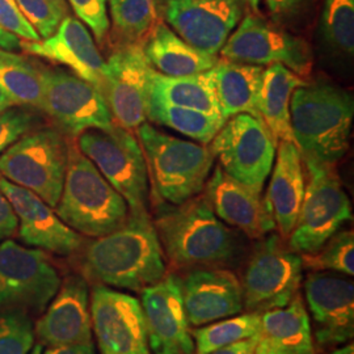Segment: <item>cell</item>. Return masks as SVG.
<instances>
[{"label": "cell", "instance_id": "5", "mask_svg": "<svg viewBox=\"0 0 354 354\" xmlns=\"http://www.w3.org/2000/svg\"><path fill=\"white\" fill-rule=\"evenodd\" d=\"M137 131L156 198L178 205L203 192L214 165L207 145L178 140L147 122Z\"/></svg>", "mask_w": 354, "mask_h": 354}, {"label": "cell", "instance_id": "7", "mask_svg": "<svg viewBox=\"0 0 354 354\" xmlns=\"http://www.w3.org/2000/svg\"><path fill=\"white\" fill-rule=\"evenodd\" d=\"M76 147L100 171L129 206V212H149V172L137 138L130 130L87 129L76 136Z\"/></svg>", "mask_w": 354, "mask_h": 354}, {"label": "cell", "instance_id": "21", "mask_svg": "<svg viewBox=\"0 0 354 354\" xmlns=\"http://www.w3.org/2000/svg\"><path fill=\"white\" fill-rule=\"evenodd\" d=\"M181 294L189 326L201 327L243 311L241 281L225 268L190 269L181 279Z\"/></svg>", "mask_w": 354, "mask_h": 354}, {"label": "cell", "instance_id": "15", "mask_svg": "<svg viewBox=\"0 0 354 354\" xmlns=\"http://www.w3.org/2000/svg\"><path fill=\"white\" fill-rule=\"evenodd\" d=\"M92 330L102 354H151L140 302L127 292L96 285L91 292Z\"/></svg>", "mask_w": 354, "mask_h": 354}, {"label": "cell", "instance_id": "19", "mask_svg": "<svg viewBox=\"0 0 354 354\" xmlns=\"http://www.w3.org/2000/svg\"><path fill=\"white\" fill-rule=\"evenodd\" d=\"M0 192L17 218L19 236L28 245L71 256L83 247V238L55 214L53 207L33 192L19 187L0 175Z\"/></svg>", "mask_w": 354, "mask_h": 354}, {"label": "cell", "instance_id": "35", "mask_svg": "<svg viewBox=\"0 0 354 354\" xmlns=\"http://www.w3.org/2000/svg\"><path fill=\"white\" fill-rule=\"evenodd\" d=\"M302 266L311 272L329 270L346 277L354 274V235L352 230L337 231L315 253L301 254Z\"/></svg>", "mask_w": 354, "mask_h": 354}, {"label": "cell", "instance_id": "49", "mask_svg": "<svg viewBox=\"0 0 354 354\" xmlns=\"http://www.w3.org/2000/svg\"><path fill=\"white\" fill-rule=\"evenodd\" d=\"M248 8L252 11L253 13H259V4H260V0H245Z\"/></svg>", "mask_w": 354, "mask_h": 354}, {"label": "cell", "instance_id": "46", "mask_svg": "<svg viewBox=\"0 0 354 354\" xmlns=\"http://www.w3.org/2000/svg\"><path fill=\"white\" fill-rule=\"evenodd\" d=\"M15 106L13 105L12 102H11V99L8 97V95L4 92V89L0 87V113H3L4 111H7V109H10V108H12Z\"/></svg>", "mask_w": 354, "mask_h": 354}, {"label": "cell", "instance_id": "2", "mask_svg": "<svg viewBox=\"0 0 354 354\" xmlns=\"http://www.w3.org/2000/svg\"><path fill=\"white\" fill-rule=\"evenodd\" d=\"M152 223L165 256L177 269L223 268L241 251L239 238L215 215L205 196L163 205Z\"/></svg>", "mask_w": 354, "mask_h": 354}, {"label": "cell", "instance_id": "53", "mask_svg": "<svg viewBox=\"0 0 354 354\" xmlns=\"http://www.w3.org/2000/svg\"><path fill=\"white\" fill-rule=\"evenodd\" d=\"M3 51H6V50H1V49H0V54H1V53H3Z\"/></svg>", "mask_w": 354, "mask_h": 354}, {"label": "cell", "instance_id": "37", "mask_svg": "<svg viewBox=\"0 0 354 354\" xmlns=\"http://www.w3.org/2000/svg\"><path fill=\"white\" fill-rule=\"evenodd\" d=\"M273 24L289 32L308 26L317 11L319 0H264Z\"/></svg>", "mask_w": 354, "mask_h": 354}, {"label": "cell", "instance_id": "14", "mask_svg": "<svg viewBox=\"0 0 354 354\" xmlns=\"http://www.w3.org/2000/svg\"><path fill=\"white\" fill-rule=\"evenodd\" d=\"M150 70L142 45L114 48L105 62L102 95L118 127L136 130L147 121Z\"/></svg>", "mask_w": 354, "mask_h": 354}, {"label": "cell", "instance_id": "23", "mask_svg": "<svg viewBox=\"0 0 354 354\" xmlns=\"http://www.w3.org/2000/svg\"><path fill=\"white\" fill-rule=\"evenodd\" d=\"M20 49L70 67L102 92L105 61L87 26L75 17L66 16L51 37L20 41Z\"/></svg>", "mask_w": 354, "mask_h": 354}, {"label": "cell", "instance_id": "6", "mask_svg": "<svg viewBox=\"0 0 354 354\" xmlns=\"http://www.w3.org/2000/svg\"><path fill=\"white\" fill-rule=\"evenodd\" d=\"M304 203L291 231L289 248L294 252L315 253L342 225L352 219V207L336 165L302 156Z\"/></svg>", "mask_w": 354, "mask_h": 354}, {"label": "cell", "instance_id": "17", "mask_svg": "<svg viewBox=\"0 0 354 354\" xmlns=\"http://www.w3.org/2000/svg\"><path fill=\"white\" fill-rule=\"evenodd\" d=\"M304 294L314 322L313 339L320 349L346 344L354 335V283L324 272H311Z\"/></svg>", "mask_w": 354, "mask_h": 354}, {"label": "cell", "instance_id": "24", "mask_svg": "<svg viewBox=\"0 0 354 354\" xmlns=\"http://www.w3.org/2000/svg\"><path fill=\"white\" fill-rule=\"evenodd\" d=\"M304 162L299 149L292 142L279 140L266 200L283 241L290 236L297 223L304 203Z\"/></svg>", "mask_w": 354, "mask_h": 354}, {"label": "cell", "instance_id": "32", "mask_svg": "<svg viewBox=\"0 0 354 354\" xmlns=\"http://www.w3.org/2000/svg\"><path fill=\"white\" fill-rule=\"evenodd\" d=\"M147 120L153 124L174 129L203 145H209L225 124L221 115L177 106L152 97L149 104Z\"/></svg>", "mask_w": 354, "mask_h": 354}, {"label": "cell", "instance_id": "40", "mask_svg": "<svg viewBox=\"0 0 354 354\" xmlns=\"http://www.w3.org/2000/svg\"><path fill=\"white\" fill-rule=\"evenodd\" d=\"M36 124V115L21 108H10L0 113V155L20 140Z\"/></svg>", "mask_w": 354, "mask_h": 354}, {"label": "cell", "instance_id": "20", "mask_svg": "<svg viewBox=\"0 0 354 354\" xmlns=\"http://www.w3.org/2000/svg\"><path fill=\"white\" fill-rule=\"evenodd\" d=\"M203 189L215 215L248 238L260 241L276 228L266 197L230 176L221 165L215 167Z\"/></svg>", "mask_w": 354, "mask_h": 354}, {"label": "cell", "instance_id": "31", "mask_svg": "<svg viewBox=\"0 0 354 354\" xmlns=\"http://www.w3.org/2000/svg\"><path fill=\"white\" fill-rule=\"evenodd\" d=\"M0 87L13 105L41 109L44 97V68L11 51L0 54Z\"/></svg>", "mask_w": 354, "mask_h": 354}, {"label": "cell", "instance_id": "47", "mask_svg": "<svg viewBox=\"0 0 354 354\" xmlns=\"http://www.w3.org/2000/svg\"><path fill=\"white\" fill-rule=\"evenodd\" d=\"M327 354H354L353 344H345L342 348H336Z\"/></svg>", "mask_w": 354, "mask_h": 354}, {"label": "cell", "instance_id": "4", "mask_svg": "<svg viewBox=\"0 0 354 354\" xmlns=\"http://www.w3.org/2000/svg\"><path fill=\"white\" fill-rule=\"evenodd\" d=\"M55 214L77 234L100 238L122 227L129 206L93 163L68 143L64 188Z\"/></svg>", "mask_w": 354, "mask_h": 354}, {"label": "cell", "instance_id": "42", "mask_svg": "<svg viewBox=\"0 0 354 354\" xmlns=\"http://www.w3.org/2000/svg\"><path fill=\"white\" fill-rule=\"evenodd\" d=\"M17 230V218L13 213L12 207L0 192V243L10 239Z\"/></svg>", "mask_w": 354, "mask_h": 354}, {"label": "cell", "instance_id": "26", "mask_svg": "<svg viewBox=\"0 0 354 354\" xmlns=\"http://www.w3.org/2000/svg\"><path fill=\"white\" fill-rule=\"evenodd\" d=\"M264 68L256 64L218 59L210 75L223 121L241 113L251 114L263 121L259 112V97Z\"/></svg>", "mask_w": 354, "mask_h": 354}, {"label": "cell", "instance_id": "22", "mask_svg": "<svg viewBox=\"0 0 354 354\" xmlns=\"http://www.w3.org/2000/svg\"><path fill=\"white\" fill-rule=\"evenodd\" d=\"M35 335L39 345L62 346L92 342L88 285L71 274L61 282L45 314L38 319Z\"/></svg>", "mask_w": 354, "mask_h": 354}, {"label": "cell", "instance_id": "18", "mask_svg": "<svg viewBox=\"0 0 354 354\" xmlns=\"http://www.w3.org/2000/svg\"><path fill=\"white\" fill-rule=\"evenodd\" d=\"M140 306L153 354H192L194 340L185 314L180 277L167 273L143 289Z\"/></svg>", "mask_w": 354, "mask_h": 354}, {"label": "cell", "instance_id": "52", "mask_svg": "<svg viewBox=\"0 0 354 354\" xmlns=\"http://www.w3.org/2000/svg\"><path fill=\"white\" fill-rule=\"evenodd\" d=\"M42 353V345H37L35 346V349L32 351V354H41Z\"/></svg>", "mask_w": 354, "mask_h": 354}, {"label": "cell", "instance_id": "28", "mask_svg": "<svg viewBox=\"0 0 354 354\" xmlns=\"http://www.w3.org/2000/svg\"><path fill=\"white\" fill-rule=\"evenodd\" d=\"M260 340L272 348L315 354L310 317L299 292L285 307L261 314Z\"/></svg>", "mask_w": 354, "mask_h": 354}, {"label": "cell", "instance_id": "39", "mask_svg": "<svg viewBox=\"0 0 354 354\" xmlns=\"http://www.w3.org/2000/svg\"><path fill=\"white\" fill-rule=\"evenodd\" d=\"M76 16L88 26L100 45L109 37L111 21L106 12V0H68Z\"/></svg>", "mask_w": 354, "mask_h": 354}, {"label": "cell", "instance_id": "33", "mask_svg": "<svg viewBox=\"0 0 354 354\" xmlns=\"http://www.w3.org/2000/svg\"><path fill=\"white\" fill-rule=\"evenodd\" d=\"M261 330V314L247 313L221 319L192 332L197 354H210L230 344L247 340Z\"/></svg>", "mask_w": 354, "mask_h": 354}, {"label": "cell", "instance_id": "38", "mask_svg": "<svg viewBox=\"0 0 354 354\" xmlns=\"http://www.w3.org/2000/svg\"><path fill=\"white\" fill-rule=\"evenodd\" d=\"M16 3L41 39L51 37L67 13L53 0H16Z\"/></svg>", "mask_w": 354, "mask_h": 354}, {"label": "cell", "instance_id": "25", "mask_svg": "<svg viewBox=\"0 0 354 354\" xmlns=\"http://www.w3.org/2000/svg\"><path fill=\"white\" fill-rule=\"evenodd\" d=\"M142 50L153 71L172 77L197 75L210 71L218 62V55L192 48L165 21L159 20L142 44Z\"/></svg>", "mask_w": 354, "mask_h": 354}, {"label": "cell", "instance_id": "45", "mask_svg": "<svg viewBox=\"0 0 354 354\" xmlns=\"http://www.w3.org/2000/svg\"><path fill=\"white\" fill-rule=\"evenodd\" d=\"M0 49L11 53L17 50L20 49V39L13 36L12 33L0 28Z\"/></svg>", "mask_w": 354, "mask_h": 354}, {"label": "cell", "instance_id": "44", "mask_svg": "<svg viewBox=\"0 0 354 354\" xmlns=\"http://www.w3.org/2000/svg\"><path fill=\"white\" fill-rule=\"evenodd\" d=\"M41 354H95V346L92 342L88 344H75V345H62V346H49Z\"/></svg>", "mask_w": 354, "mask_h": 354}, {"label": "cell", "instance_id": "16", "mask_svg": "<svg viewBox=\"0 0 354 354\" xmlns=\"http://www.w3.org/2000/svg\"><path fill=\"white\" fill-rule=\"evenodd\" d=\"M247 8L245 0H165L162 16L192 48L218 55Z\"/></svg>", "mask_w": 354, "mask_h": 354}, {"label": "cell", "instance_id": "1", "mask_svg": "<svg viewBox=\"0 0 354 354\" xmlns=\"http://www.w3.org/2000/svg\"><path fill=\"white\" fill-rule=\"evenodd\" d=\"M83 272L104 286L142 291L167 274L163 248L149 212H129L127 223L91 241L82 256Z\"/></svg>", "mask_w": 354, "mask_h": 354}, {"label": "cell", "instance_id": "50", "mask_svg": "<svg viewBox=\"0 0 354 354\" xmlns=\"http://www.w3.org/2000/svg\"><path fill=\"white\" fill-rule=\"evenodd\" d=\"M256 354H266V342L260 340V342H259V346H257V351H256Z\"/></svg>", "mask_w": 354, "mask_h": 354}, {"label": "cell", "instance_id": "29", "mask_svg": "<svg viewBox=\"0 0 354 354\" xmlns=\"http://www.w3.org/2000/svg\"><path fill=\"white\" fill-rule=\"evenodd\" d=\"M150 97L177 106L221 115L210 71L197 75L172 77L159 74L151 68Z\"/></svg>", "mask_w": 354, "mask_h": 354}, {"label": "cell", "instance_id": "3", "mask_svg": "<svg viewBox=\"0 0 354 354\" xmlns=\"http://www.w3.org/2000/svg\"><path fill=\"white\" fill-rule=\"evenodd\" d=\"M353 96L329 83H307L292 92L290 122L302 156L336 165L351 146Z\"/></svg>", "mask_w": 354, "mask_h": 354}, {"label": "cell", "instance_id": "48", "mask_svg": "<svg viewBox=\"0 0 354 354\" xmlns=\"http://www.w3.org/2000/svg\"><path fill=\"white\" fill-rule=\"evenodd\" d=\"M266 354H301L289 349H279V348H272L266 345Z\"/></svg>", "mask_w": 354, "mask_h": 354}, {"label": "cell", "instance_id": "9", "mask_svg": "<svg viewBox=\"0 0 354 354\" xmlns=\"http://www.w3.org/2000/svg\"><path fill=\"white\" fill-rule=\"evenodd\" d=\"M302 270L301 254L286 247L281 236L260 239L241 276L243 307L257 314L285 307L299 292Z\"/></svg>", "mask_w": 354, "mask_h": 354}, {"label": "cell", "instance_id": "36", "mask_svg": "<svg viewBox=\"0 0 354 354\" xmlns=\"http://www.w3.org/2000/svg\"><path fill=\"white\" fill-rule=\"evenodd\" d=\"M35 337L33 322L26 311L0 310V354H29Z\"/></svg>", "mask_w": 354, "mask_h": 354}, {"label": "cell", "instance_id": "8", "mask_svg": "<svg viewBox=\"0 0 354 354\" xmlns=\"http://www.w3.org/2000/svg\"><path fill=\"white\" fill-rule=\"evenodd\" d=\"M68 142L57 129L26 133L0 155V175L55 207L64 188Z\"/></svg>", "mask_w": 354, "mask_h": 354}, {"label": "cell", "instance_id": "30", "mask_svg": "<svg viewBox=\"0 0 354 354\" xmlns=\"http://www.w3.org/2000/svg\"><path fill=\"white\" fill-rule=\"evenodd\" d=\"M114 48L142 45L160 20L153 0H109Z\"/></svg>", "mask_w": 354, "mask_h": 354}, {"label": "cell", "instance_id": "41", "mask_svg": "<svg viewBox=\"0 0 354 354\" xmlns=\"http://www.w3.org/2000/svg\"><path fill=\"white\" fill-rule=\"evenodd\" d=\"M0 28L24 41H41L36 29L26 20L16 0H0Z\"/></svg>", "mask_w": 354, "mask_h": 354}, {"label": "cell", "instance_id": "34", "mask_svg": "<svg viewBox=\"0 0 354 354\" xmlns=\"http://www.w3.org/2000/svg\"><path fill=\"white\" fill-rule=\"evenodd\" d=\"M319 35L327 49L352 59L354 55V0H323Z\"/></svg>", "mask_w": 354, "mask_h": 354}, {"label": "cell", "instance_id": "13", "mask_svg": "<svg viewBox=\"0 0 354 354\" xmlns=\"http://www.w3.org/2000/svg\"><path fill=\"white\" fill-rule=\"evenodd\" d=\"M41 111L62 131L74 137L87 129H112L115 125L102 92L64 70L44 68Z\"/></svg>", "mask_w": 354, "mask_h": 354}, {"label": "cell", "instance_id": "27", "mask_svg": "<svg viewBox=\"0 0 354 354\" xmlns=\"http://www.w3.org/2000/svg\"><path fill=\"white\" fill-rule=\"evenodd\" d=\"M307 83L283 64H269L264 68L259 112L276 140L295 143L290 122L291 95Z\"/></svg>", "mask_w": 354, "mask_h": 354}, {"label": "cell", "instance_id": "12", "mask_svg": "<svg viewBox=\"0 0 354 354\" xmlns=\"http://www.w3.org/2000/svg\"><path fill=\"white\" fill-rule=\"evenodd\" d=\"M50 257L7 239L0 243V310L17 308L39 313L61 286Z\"/></svg>", "mask_w": 354, "mask_h": 354}, {"label": "cell", "instance_id": "43", "mask_svg": "<svg viewBox=\"0 0 354 354\" xmlns=\"http://www.w3.org/2000/svg\"><path fill=\"white\" fill-rule=\"evenodd\" d=\"M259 342L260 335H256L247 340L230 344L227 346H223L210 354H256Z\"/></svg>", "mask_w": 354, "mask_h": 354}, {"label": "cell", "instance_id": "11", "mask_svg": "<svg viewBox=\"0 0 354 354\" xmlns=\"http://www.w3.org/2000/svg\"><path fill=\"white\" fill-rule=\"evenodd\" d=\"M221 57L231 62L269 66L279 64L306 77L313 68V51L304 38L268 23L260 13H248L221 49Z\"/></svg>", "mask_w": 354, "mask_h": 354}, {"label": "cell", "instance_id": "10", "mask_svg": "<svg viewBox=\"0 0 354 354\" xmlns=\"http://www.w3.org/2000/svg\"><path fill=\"white\" fill-rule=\"evenodd\" d=\"M214 159L230 176L263 193L272 172L277 140L251 114L230 117L209 143Z\"/></svg>", "mask_w": 354, "mask_h": 354}, {"label": "cell", "instance_id": "51", "mask_svg": "<svg viewBox=\"0 0 354 354\" xmlns=\"http://www.w3.org/2000/svg\"><path fill=\"white\" fill-rule=\"evenodd\" d=\"M54 3H57L59 7H62L64 10H67V6H66V0H53Z\"/></svg>", "mask_w": 354, "mask_h": 354}]
</instances>
